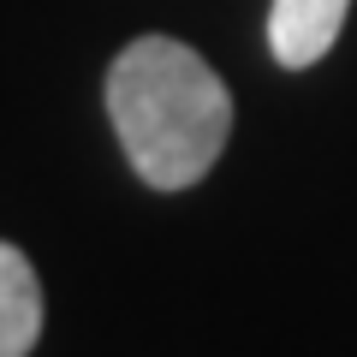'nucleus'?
<instances>
[{"mask_svg":"<svg viewBox=\"0 0 357 357\" xmlns=\"http://www.w3.org/2000/svg\"><path fill=\"white\" fill-rule=\"evenodd\" d=\"M107 119L143 185L185 191L227 149L232 96L197 48L173 36H137L107 72Z\"/></svg>","mask_w":357,"mask_h":357,"instance_id":"nucleus-1","label":"nucleus"},{"mask_svg":"<svg viewBox=\"0 0 357 357\" xmlns=\"http://www.w3.org/2000/svg\"><path fill=\"white\" fill-rule=\"evenodd\" d=\"M42 340V280L18 244L0 238V357H30Z\"/></svg>","mask_w":357,"mask_h":357,"instance_id":"nucleus-3","label":"nucleus"},{"mask_svg":"<svg viewBox=\"0 0 357 357\" xmlns=\"http://www.w3.org/2000/svg\"><path fill=\"white\" fill-rule=\"evenodd\" d=\"M345 13H351V0H274L268 6V48H274V60L292 66V72L316 66L340 42Z\"/></svg>","mask_w":357,"mask_h":357,"instance_id":"nucleus-2","label":"nucleus"}]
</instances>
